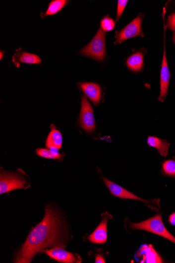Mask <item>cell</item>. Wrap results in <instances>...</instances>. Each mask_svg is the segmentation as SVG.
Here are the masks:
<instances>
[{
	"mask_svg": "<svg viewBox=\"0 0 175 263\" xmlns=\"http://www.w3.org/2000/svg\"><path fill=\"white\" fill-rule=\"evenodd\" d=\"M61 222L58 213L47 206L43 221L31 232L16 257L15 263H30L36 254L54 246L63 247L60 241Z\"/></svg>",
	"mask_w": 175,
	"mask_h": 263,
	"instance_id": "6da1fadb",
	"label": "cell"
},
{
	"mask_svg": "<svg viewBox=\"0 0 175 263\" xmlns=\"http://www.w3.org/2000/svg\"><path fill=\"white\" fill-rule=\"evenodd\" d=\"M106 38V33L100 28L93 39L79 53L97 61H105L107 57Z\"/></svg>",
	"mask_w": 175,
	"mask_h": 263,
	"instance_id": "7a4b0ae2",
	"label": "cell"
},
{
	"mask_svg": "<svg viewBox=\"0 0 175 263\" xmlns=\"http://www.w3.org/2000/svg\"><path fill=\"white\" fill-rule=\"evenodd\" d=\"M133 230H141L157 234L175 244V238L165 228L161 214L156 215L152 218L138 223H130Z\"/></svg>",
	"mask_w": 175,
	"mask_h": 263,
	"instance_id": "3957f363",
	"label": "cell"
},
{
	"mask_svg": "<svg viewBox=\"0 0 175 263\" xmlns=\"http://www.w3.org/2000/svg\"><path fill=\"white\" fill-rule=\"evenodd\" d=\"M143 15L140 14L130 23L120 31L116 32L115 45L121 44L124 41L138 36H144L142 25Z\"/></svg>",
	"mask_w": 175,
	"mask_h": 263,
	"instance_id": "277c9868",
	"label": "cell"
},
{
	"mask_svg": "<svg viewBox=\"0 0 175 263\" xmlns=\"http://www.w3.org/2000/svg\"><path fill=\"white\" fill-rule=\"evenodd\" d=\"M79 122L82 129L87 132H94L96 124L93 108L85 96H82Z\"/></svg>",
	"mask_w": 175,
	"mask_h": 263,
	"instance_id": "5b68a950",
	"label": "cell"
},
{
	"mask_svg": "<svg viewBox=\"0 0 175 263\" xmlns=\"http://www.w3.org/2000/svg\"><path fill=\"white\" fill-rule=\"evenodd\" d=\"M26 183L23 177L15 174L2 172L0 179V194L7 193L12 190L25 188Z\"/></svg>",
	"mask_w": 175,
	"mask_h": 263,
	"instance_id": "8992f818",
	"label": "cell"
},
{
	"mask_svg": "<svg viewBox=\"0 0 175 263\" xmlns=\"http://www.w3.org/2000/svg\"><path fill=\"white\" fill-rule=\"evenodd\" d=\"M165 36H164V54L161 71V93L159 97L160 101L163 102L168 94V90L171 78L168 63L166 54Z\"/></svg>",
	"mask_w": 175,
	"mask_h": 263,
	"instance_id": "52a82bcc",
	"label": "cell"
},
{
	"mask_svg": "<svg viewBox=\"0 0 175 263\" xmlns=\"http://www.w3.org/2000/svg\"><path fill=\"white\" fill-rule=\"evenodd\" d=\"M103 179L107 187L114 196L121 198L136 199V200L143 201L146 204L152 207L150 204H151V203L153 201L145 200V199L138 197L135 195L129 192L122 187L112 182V181L107 179L106 178L104 177Z\"/></svg>",
	"mask_w": 175,
	"mask_h": 263,
	"instance_id": "ba28073f",
	"label": "cell"
},
{
	"mask_svg": "<svg viewBox=\"0 0 175 263\" xmlns=\"http://www.w3.org/2000/svg\"><path fill=\"white\" fill-rule=\"evenodd\" d=\"M12 62L18 68L20 67L22 63L27 65H40L42 60L35 54L27 53L20 48L16 50L12 58Z\"/></svg>",
	"mask_w": 175,
	"mask_h": 263,
	"instance_id": "9c48e42d",
	"label": "cell"
},
{
	"mask_svg": "<svg viewBox=\"0 0 175 263\" xmlns=\"http://www.w3.org/2000/svg\"><path fill=\"white\" fill-rule=\"evenodd\" d=\"M43 251L51 258L60 263H80V261L75 255L61 248H56L50 250H43Z\"/></svg>",
	"mask_w": 175,
	"mask_h": 263,
	"instance_id": "30bf717a",
	"label": "cell"
},
{
	"mask_svg": "<svg viewBox=\"0 0 175 263\" xmlns=\"http://www.w3.org/2000/svg\"><path fill=\"white\" fill-rule=\"evenodd\" d=\"M79 85L83 92L95 106L100 103L102 96V90L99 85L95 83L82 82L80 83Z\"/></svg>",
	"mask_w": 175,
	"mask_h": 263,
	"instance_id": "8fae6325",
	"label": "cell"
},
{
	"mask_svg": "<svg viewBox=\"0 0 175 263\" xmlns=\"http://www.w3.org/2000/svg\"><path fill=\"white\" fill-rule=\"evenodd\" d=\"M137 257H142L141 263H162L160 256L154 250L151 245L149 246H143L137 253Z\"/></svg>",
	"mask_w": 175,
	"mask_h": 263,
	"instance_id": "7c38bea8",
	"label": "cell"
},
{
	"mask_svg": "<svg viewBox=\"0 0 175 263\" xmlns=\"http://www.w3.org/2000/svg\"><path fill=\"white\" fill-rule=\"evenodd\" d=\"M107 223L106 219H104L93 234L90 235L89 240L94 243L104 244L107 240Z\"/></svg>",
	"mask_w": 175,
	"mask_h": 263,
	"instance_id": "4fadbf2b",
	"label": "cell"
},
{
	"mask_svg": "<svg viewBox=\"0 0 175 263\" xmlns=\"http://www.w3.org/2000/svg\"><path fill=\"white\" fill-rule=\"evenodd\" d=\"M147 143L150 146L157 149L161 156L166 157L168 155L171 143L168 141L150 136L147 139Z\"/></svg>",
	"mask_w": 175,
	"mask_h": 263,
	"instance_id": "5bb4252c",
	"label": "cell"
},
{
	"mask_svg": "<svg viewBox=\"0 0 175 263\" xmlns=\"http://www.w3.org/2000/svg\"><path fill=\"white\" fill-rule=\"evenodd\" d=\"M127 66L135 72L140 71L144 64V55L142 52L135 53L129 57L126 61Z\"/></svg>",
	"mask_w": 175,
	"mask_h": 263,
	"instance_id": "9a60e30c",
	"label": "cell"
},
{
	"mask_svg": "<svg viewBox=\"0 0 175 263\" xmlns=\"http://www.w3.org/2000/svg\"><path fill=\"white\" fill-rule=\"evenodd\" d=\"M62 143V135L59 131L54 129L50 132L46 146L49 149H60Z\"/></svg>",
	"mask_w": 175,
	"mask_h": 263,
	"instance_id": "2e32d148",
	"label": "cell"
},
{
	"mask_svg": "<svg viewBox=\"0 0 175 263\" xmlns=\"http://www.w3.org/2000/svg\"><path fill=\"white\" fill-rule=\"evenodd\" d=\"M69 1L67 0H54L49 4L48 10L44 13L41 14L44 19L46 16L54 15L60 12L64 6H66Z\"/></svg>",
	"mask_w": 175,
	"mask_h": 263,
	"instance_id": "e0dca14e",
	"label": "cell"
},
{
	"mask_svg": "<svg viewBox=\"0 0 175 263\" xmlns=\"http://www.w3.org/2000/svg\"><path fill=\"white\" fill-rule=\"evenodd\" d=\"M116 22L109 15L103 18L100 22V28L104 31H112L115 28Z\"/></svg>",
	"mask_w": 175,
	"mask_h": 263,
	"instance_id": "ac0fdd59",
	"label": "cell"
},
{
	"mask_svg": "<svg viewBox=\"0 0 175 263\" xmlns=\"http://www.w3.org/2000/svg\"><path fill=\"white\" fill-rule=\"evenodd\" d=\"M36 153L39 156L45 158L59 159L61 157L60 154L47 149L40 148L37 149Z\"/></svg>",
	"mask_w": 175,
	"mask_h": 263,
	"instance_id": "d6986e66",
	"label": "cell"
},
{
	"mask_svg": "<svg viewBox=\"0 0 175 263\" xmlns=\"http://www.w3.org/2000/svg\"><path fill=\"white\" fill-rule=\"evenodd\" d=\"M163 170L165 175L175 177V161L171 160L164 162L163 164Z\"/></svg>",
	"mask_w": 175,
	"mask_h": 263,
	"instance_id": "ffe728a7",
	"label": "cell"
},
{
	"mask_svg": "<svg viewBox=\"0 0 175 263\" xmlns=\"http://www.w3.org/2000/svg\"><path fill=\"white\" fill-rule=\"evenodd\" d=\"M127 3V0H118L116 17L117 21L120 19Z\"/></svg>",
	"mask_w": 175,
	"mask_h": 263,
	"instance_id": "44dd1931",
	"label": "cell"
},
{
	"mask_svg": "<svg viewBox=\"0 0 175 263\" xmlns=\"http://www.w3.org/2000/svg\"><path fill=\"white\" fill-rule=\"evenodd\" d=\"M167 27L171 30L175 32V13H172L168 17Z\"/></svg>",
	"mask_w": 175,
	"mask_h": 263,
	"instance_id": "7402d4cb",
	"label": "cell"
},
{
	"mask_svg": "<svg viewBox=\"0 0 175 263\" xmlns=\"http://www.w3.org/2000/svg\"><path fill=\"white\" fill-rule=\"evenodd\" d=\"M96 263H105L106 261L104 258L101 255H98L96 257Z\"/></svg>",
	"mask_w": 175,
	"mask_h": 263,
	"instance_id": "603a6c76",
	"label": "cell"
},
{
	"mask_svg": "<svg viewBox=\"0 0 175 263\" xmlns=\"http://www.w3.org/2000/svg\"><path fill=\"white\" fill-rule=\"evenodd\" d=\"M169 221L172 225H175V213L170 216Z\"/></svg>",
	"mask_w": 175,
	"mask_h": 263,
	"instance_id": "cb8c5ba5",
	"label": "cell"
},
{
	"mask_svg": "<svg viewBox=\"0 0 175 263\" xmlns=\"http://www.w3.org/2000/svg\"><path fill=\"white\" fill-rule=\"evenodd\" d=\"M4 57V52L3 51H0V60H2Z\"/></svg>",
	"mask_w": 175,
	"mask_h": 263,
	"instance_id": "d4e9b609",
	"label": "cell"
},
{
	"mask_svg": "<svg viewBox=\"0 0 175 263\" xmlns=\"http://www.w3.org/2000/svg\"><path fill=\"white\" fill-rule=\"evenodd\" d=\"M172 40L175 44V32L174 33L173 35L172 36Z\"/></svg>",
	"mask_w": 175,
	"mask_h": 263,
	"instance_id": "484cf974",
	"label": "cell"
}]
</instances>
